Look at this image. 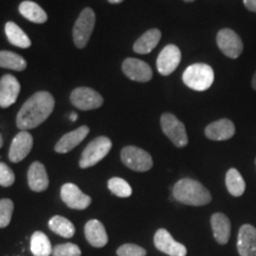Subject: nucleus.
Returning <instances> with one entry per match:
<instances>
[{
    "instance_id": "obj_1",
    "label": "nucleus",
    "mask_w": 256,
    "mask_h": 256,
    "mask_svg": "<svg viewBox=\"0 0 256 256\" xmlns=\"http://www.w3.org/2000/svg\"><path fill=\"white\" fill-rule=\"evenodd\" d=\"M55 107L54 96L49 92H38L22 106L17 114L16 124L22 130L36 128L46 121Z\"/></svg>"
},
{
    "instance_id": "obj_2",
    "label": "nucleus",
    "mask_w": 256,
    "mask_h": 256,
    "mask_svg": "<svg viewBox=\"0 0 256 256\" xmlns=\"http://www.w3.org/2000/svg\"><path fill=\"white\" fill-rule=\"evenodd\" d=\"M174 200L185 206H203L211 202V194L209 190L200 182L191 178H183L174 184Z\"/></svg>"
},
{
    "instance_id": "obj_3",
    "label": "nucleus",
    "mask_w": 256,
    "mask_h": 256,
    "mask_svg": "<svg viewBox=\"0 0 256 256\" xmlns=\"http://www.w3.org/2000/svg\"><path fill=\"white\" fill-rule=\"evenodd\" d=\"M215 72L210 66L204 63H194L188 66L183 74V82L192 90L206 92L212 86Z\"/></svg>"
},
{
    "instance_id": "obj_4",
    "label": "nucleus",
    "mask_w": 256,
    "mask_h": 256,
    "mask_svg": "<svg viewBox=\"0 0 256 256\" xmlns=\"http://www.w3.org/2000/svg\"><path fill=\"white\" fill-rule=\"evenodd\" d=\"M112 148V142L107 136H98L87 145L80 159V168H88L100 162Z\"/></svg>"
},
{
    "instance_id": "obj_5",
    "label": "nucleus",
    "mask_w": 256,
    "mask_h": 256,
    "mask_svg": "<svg viewBox=\"0 0 256 256\" xmlns=\"http://www.w3.org/2000/svg\"><path fill=\"white\" fill-rule=\"evenodd\" d=\"M95 12L90 8H86L76 19L72 30V38L78 49L87 46L95 26Z\"/></svg>"
},
{
    "instance_id": "obj_6",
    "label": "nucleus",
    "mask_w": 256,
    "mask_h": 256,
    "mask_svg": "<svg viewBox=\"0 0 256 256\" xmlns=\"http://www.w3.org/2000/svg\"><path fill=\"white\" fill-rule=\"evenodd\" d=\"M160 126L166 136L171 140L174 146L185 147L188 144L186 128L184 124L171 113H164L160 118Z\"/></svg>"
},
{
    "instance_id": "obj_7",
    "label": "nucleus",
    "mask_w": 256,
    "mask_h": 256,
    "mask_svg": "<svg viewBox=\"0 0 256 256\" xmlns=\"http://www.w3.org/2000/svg\"><path fill=\"white\" fill-rule=\"evenodd\" d=\"M121 160L128 168L136 172H146L153 166L151 154L136 146L124 147L121 151Z\"/></svg>"
},
{
    "instance_id": "obj_8",
    "label": "nucleus",
    "mask_w": 256,
    "mask_h": 256,
    "mask_svg": "<svg viewBox=\"0 0 256 256\" xmlns=\"http://www.w3.org/2000/svg\"><path fill=\"white\" fill-rule=\"evenodd\" d=\"M70 101L80 110H98L104 104V98L94 89L88 87L74 89L70 94Z\"/></svg>"
},
{
    "instance_id": "obj_9",
    "label": "nucleus",
    "mask_w": 256,
    "mask_h": 256,
    "mask_svg": "<svg viewBox=\"0 0 256 256\" xmlns=\"http://www.w3.org/2000/svg\"><path fill=\"white\" fill-rule=\"evenodd\" d=\"M216 42L222 54L229 57V58H238L243 52V42L241 37L235 31H232V28L220 30L218 34H217Z\"/></svg>"
},
{
    "instance_id": "obj_10",
    "label": "nucleus",
    "mask_w": 256,
    "mask_h": 256,
    "mask_svg": "<svg viewBox=\"0 0 256 256\" xmlns=\"http://www.w3.org/2000/svg\"><path fill=\"white\" fill-rule=\"evenodd\" d=\"M60 198L66 206L75 210L87 209L92 203V198L72 183H66L60 188Z\"/></svg>"
},
{
    "instance_id": "obj_11",
    "label": "nucleus",
    "mask_w": 256,
    "mask_h": 256,
    "mask_svg": "<svg viewBox=\"0 0 256 256\" xmlns=\"http://www.w3.org/2000/svg\"><path fill=\"white\" fill-rule=\"evenodd\" d=\"M182 60V52L177 46L168 44L160 51L156 58V69L162 76H168L178 68Z\"/></svg>"
},
{
    "instance_id": "obj_12",
    "label": "nucleus",
    "mask_w": 256,
    "mask_h": 256,
    "mask_svg": "<svg viewBox=\"0 0 256 256\" xmlns=\"http://www.w3.org/2000/svg\"><path fill=\"white\" fill-rule=\"evenodd\" d=\"M153 241L158 250L168 256H186L188 254L186 247L176 241L166 229H159Z\"/></svg>"
},
{
    "instance_id": "obj_13",
    "label": "nucleus",
    "mask_w": 256,
    "mask_h": 256,
    "mask_svg": "<svg viewBox=\"0 0 256 256\" xmlns=\"http://www.w3.org/2000/svg\"><path fill=\"white\" fill-rule=\"evenodd\" d=\"M122 72L128 78L136 82H148L153 78L151 66L138 58H126L122 62Z\"/></svg>"
},
{
    "instance_id": "obj_14",
    "label": "nucleus",
    "mask_w": 256,
    "mask_h": 256,
    "mask_svg": "<svg viewBox=\"0 0 256 256\" xmlns=\"http://www.w3.org/2000/svg\"><path fill=\"white\" fill-rule=\"evenodd\" d=\"M34 146V138L28 130H20L12 140L8 151V159L12 162H19L28 156Z\"/></svg>"
},
{
    "instance_id": "obj_15",
    "label": "nucleus",
    "mask_w": 256,
    "mask_h": 256,
    "mask_svg": "<svg viewBox=\"0 0 256 256\" xmlns=\"http://www.w3.org/2000/svg\"><path fill=\"white\" fill-rule=\"evenodd\" d=\"M20 92V83L14 75H6L0 78V107L8 108L17 101Z\"/></svg>"
},
{
    "instance_id": "obj_16",
    "label": "nucleus",
    "mask_w": 256,
    "mask_h": 256,
    "mask_svg": "<svg viewBox=\"0 0 256 256\" xmlns=\"http://www.w3.org/2000/svg\"><path fill=\"white\" fill-rule=\"evenodd\" d=\"M240 256H256V228L250 224H243L238 238Z\"/></svg>"
},
{
    "instance_id": "obj_17",
    "label": "nucleus",
    "mask_w": 256,
    "mask_h": 256,
    "mask_svg": "<svg viewBox=\"0 0 256 256\" xmlns=\"http://www.w3.org/2000/svg\"><path fill=\"white\" fill-rule=\"evenodd\" d=\"M235 124L229 119H220L215 122L208 124L206 128V136L208 139L214 142L229 140L235 134Z\"/></svg>"
},
{
    "instance_id": "obj_18",
    "label": "nucleus",
    "mask_w": 256,
    "mask_h": 256,
    "mask_svg": "<svg viewBox=\"0 0 256 256\" xmlns=\"http://www.w3.org/2000/svg\"><path fill=\"white\" fill-rule=\"evenodd\" d=\"M89 134V127L88 126H81L76 130H74L72 132H69L60 138L57 142L55 146V151L57 153H68L72 150L75 148L76 146H78L83 140L86 139Z\"/></svg>"
},
{
    "instance_id": "obj_19",
    "label": "nucleus",
    "mask_w": 256,
    "mask_h": 256,
    "mask_svg": "<svg viewBox=\"0 0 256 256\" xmlns=\"http://www.w3.org/2000/svg\"><path fill=\"white\" fill-rule=\"evenodd\" d=\"M28 183L32 191H46L49 186V177H48L46 166L40 162H32L28 171Z\"/></svg>"
},
{
    "instance_id": "obj_20",
    "label": "nucleus",
    "mask_w": 256,
    "mask_h": 256,
    "mask_svg": "<svg viewBox=\"0 0 256 256\" xmlns=\"http://www.w3.org/2000/svg\"><path fill=\"white\" fill-rule=\"evenodd\" d=\"M211 228L214 232V238L220 244H226L229 242L230 234H232V223L230 220L222 212L214 214L211 216Z\"/></svg>"
},
{
    "instance_id": "obj_21",
    "label": "nucleus",
    "mask_w": 256,
    "mask_h": 256,
    "mask_svg": "<svg viewBox=\"0 0 256 256\" xmlns=\"http://www.w3.org/2000/svg\"><path fill=\"white\" fill-rule=\"evenodd\" d=\"M84 235L92 247L102 248L108 243V235L104 224L98 220H88L84 226Z\"/></svg>"
},
{
    "instance_id": "obj_22",
    "label": "nucleus",
    "mask_w": 256,
    "mask_h": 256,
    "mask_svg": "<svg viewBox=\"0 0 256 256\" xmlns=\"http://www.w3.org/2000/svg\"><path fill=\"white\" fill-rule=\"evenodd\" d=\"M162 38V32L158 28H151V30L146 31L142 37L138 40L133 46V50L136 54H142L146 55L150 54L154 48L158 46Z\"/></svg>"
},
{
    "instance_id": "obj_23",
    "label": "nucleus",
    "mask_w": 256,
    "mask_h": 256,
    "mask_svg": "<svg viewBox=\"0 0 256 256\" xmlns=\"http://www.w3.org/2000/svg\"><path fill=\"white\" fill-rule=\"evenodd\" d=\"M19 14L34 24H44L48 20V14L36 2L25 0L19 5Z\"/></svg>"
},
{
    "instance_id": "obj_24",
    "label": "nucleus",
    "mask_w": 256,
    "mask_h": 256,
    "mask_svg": "<svg viewBox=\"0 0 256 256\" xmlns=\"http://www.w3.org/2000/svg\"><path fill=\"white\" fill-rule=\"evenodd\" d=\"M5 34L12 46L20 48V49H28L31 46L30 38L14 22H8L5 24Z\"/></svg>"
},
{
    "instance_id": "obj_25",
    "label": "nucleus",
    "mask_w": 256,
    "mask_h": 256,
    "mask_svg": "<svg viewBox=\"0 0 256 256\" xmlns=\"http://www.w3.org/2000/svg\"><path fill=\"white\" fill-rule=\"evenodd\" d=\"M28 63L23 57L12 51H0V68L14 70V72H24Z\"/></svg>"
},
{
    "instance_id": "obj_26",
    "label": "nucleus",
    "mask_w": 256,
    "mask_h": 256,
    "mask_svg": "<svg viewBox=\"0 0 256 256\" xmlns=\"http://www.w3.org/2000/svg\"><path fill=\"white\" fill-rule=\"evenodd\" d=\"M52 246L48 236L42 232H36L31 236V252L34 256L52 255Z\"/></svg>"
},
{
    "instance_id": "obj_27",
    "label": "nucleus",
    "mask_w": 256,
    "mask_h": 256,
    "mask_svg": "<svg viewBox=\"0 0 256 256\" xmlns=\"http://www.w3.org/2000/svg\"><path fill=\"white\" fill-rule=\"evenodd\" d=\"M226 185L234 197H241L246 191V182L236 168H230L226 174Z\"/></svg>"
},
{
    "instance_id": "obj_28",
    "label": "nucleus",
    "mask_w": 256,
    "mask_h": 256,
    "mask_svg": "<svg viewBox=\"0 0 256 256\" xmlns=\"http://www.w3.org/2000/svg\"><path fill=\"white\" fill-rule=\"evenodd\" d=\"M49 228L57 235L69 238L75 235V226L63 216H54L49 220Z\"/></svg>"
},
{
    "instance_id": "obj_29",
    "label": "nucleus",
    "mask_w": 256,
    "mask_h": 256,
    "mask_svg": "<svg viewBox=\"0 0 256 256\" xmlns=\"http://www.w3.org/2000/svg\"><path fill=\"white\" fill-rule=\"evenodd\" d=\"M108 188H110L112 194H114L115 196L121 198H127L132 194V188H130V185L124 179L119 177L110 178L108 180Z\"/></svg>"
},
{
    "instance_id": "obj_30",
    "label": "nucleus",
    "mask_w": 256,
    "mask_h": 256,
    "mask_svg": "<svg viewBox=\"0 0 256 256\" xmlns=\"http://www.w3.org/2000/svg\"><path fill=\"white\" fill-rule=\"evenodd\" d=\"M14 204L8 198L0 200V228H6L11 222Z\"/></svg>"
},
{
    "instance_id": "obj_31",
    "label": "nucleus",
    "mask_w": 256,
    "mask_h": 256,
    "mask_svg": "<svg viewBox=\"0 0 256 256\" xmlns=\"http://www.w3.org/2000/svg\"><path fill=\"white\" fill-rule=\"evenodd\" d=\"M81 249L74 243H63L54 248L52 256H81Z\"/></svg>"
},
{
    "instance_id": "obj_32",
    "label": "nucleus",
    "mask_w": 256,
    "mask_h": 256,
    "mask_svg": "<svg viewBox=\"0 0 256 256\" xmlns=\"http://www.w3.org/2000/svg\"><path fill=\"white\" fill-rule=\"evenodd\" d=\"M118 256H146V249L133 243H126L116 250Z\"/></svg>"
},
{
    "instance_id": "obj_33",
    "label": "nucleus",
    "mask_w": 256,
    "mask_h": 256,
    "mask_svg": "<svg viewBox=\"0 0 256 256\" xmlns=\"http://www.w3.org/2000/svg\"><path fill=\"white\" fill-rule=\"evenodd\" d=\"M14 180L16 177L14 171L4 162H0V186H11V185H14Z\"/></svg>"
},
{
    "instance_id": "obj_34",
    "label": "nucleus",
    "mask_w": 256,
    "mask_h": 256,
    "mask_svg": "<svg viewBox=\"0 0 256 256\" xmlns=\"http://www.w3.org/2000/svg\"><path fill=\"white\" fill-rule=\"evenodd\" d=\"M243 4L249 11L256 12V0H243Z\"/></svg>"
},
{
    "instance_id": "obj_35",
    "label": "nucleus",
    "mask_w": 256,
    "mask_h": 256,
    "mask_svg": "<svg viewBox=\"0 0 256 256\" xmlns=\"http://www.w3.org/2000/svg\"><path fill=\"white\" fill-rule=\"evenodd\" d=\"M252 89H255V90H256V72H255L254 76H252Z\"/></svg>"
},
{
    "instance_id": "obj_36",
    "label": "nucleus",
    "mask_w": 256,
    "mask_h": 256,
    "mask_svg": "<svg viewBox=\"0 0 256 256\" xmlns=\"http://www.w3.org/2000/svg\"><path fill=\"white\" fill-rule=\"evenodd\" d=\"M69 119L72 120V121H76V119H78V114H76V113L70 114V115H69Z\"/></svg>"
},
{
    "instance_id": "obj_37",
    "label": "nucleus",
    "mask_w": 256,
    "mask_h": 256,
    "mask_svg": "<svg viewBox=\"0 0 256 256\" xmlns=\"http://www.w3.org/2000/svg\"><path fill=\"white\" fill-rule=\"evenodd\" d=\"M108 2H110V4H120V2H122L124 0H108Z\"/></svg>"
},
{
    "instance_id": "obj_38",
    "label": "nucleus",
    "mask_w": 256,
    "mask_h": 256,
    "mask_svg": "<svg viewBox=\"0 0 256 256\" xmlns=\"http://www.w3.org/2000/svg\"><path fill=\"white\" fill-rule=\"evenodd\" d=\"M2 144H4V142H2V134H0V148L2 147Z\"/></svg>"
},
{
    "instance_id": "obj_39",
    "label": "nucleus",
    "mask_w": 256,
    "mask_h": 256,
    "mask_svg": "<svg viewBox=\"0 0 256 256\" xmlns=\"http://www.w3.org/2000/svg\"><path fill=\"white\" fill-rule=\"evenodd\" d=\"M184 2H194V0H184Z\"/></svg>"
}]
</instances>
